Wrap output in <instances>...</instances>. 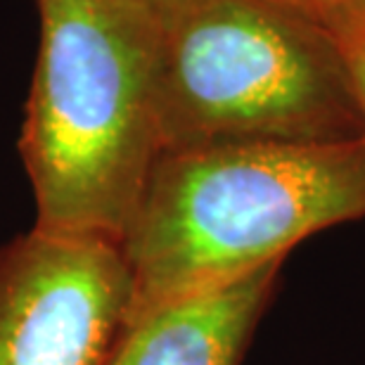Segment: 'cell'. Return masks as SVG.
<instances>
[{
    "instance_id": "1",
    "label": "cell",
    "mask_w": 365,
    "mask_h": 365,
    "mask_svg": "<svg viewBox=\"0 0 365 365\" xmlns=\"http://www.w3.org/2000/svg\"><path fill=\"white\" fill-rule=\"evenodd\" d=\"M19 135L36 228L121 242L162 155L159 21L150 0H36Z\"/></svg>"
},
{
    "instance_id": "2",
    "label": "cell",
    "mask_w": 365,
    "mask_h": 365,
    "mask_svg": "<svg viewBox=\"0 0 365 365\" xmlns=\"http://www.w3.org/2000/svg\"><path fill=\"white\" fill-rule=\"evenodd\" d=\"M361 218L365 135L164 150L119 242L133 280L130 320L280 264L302 240Z\"/></svg>"
},
{
    "instance_id": "3",
    "label": "cell",
    "mask_w": 365,
    "mask_h": 365,
    "mask_svg": "<svg viewBox=\"0 0 365 365\" xmlns=\"http://www.w3.org/2000/svg\"><path fill=\"white\" fill-rule=\"evenodd\" d=\"M155 10L164 150L365 135L341 38L316 17L275 0H159Z\"/></svg>"
},
{
    "instance_id": "4",
    "label": "cell",
    "mask_w": 365,
    "mask_h": 365,
    "mask_svg": "<svg viewBox=\"0 0 365 365\" xmlns=\"http://www.w3.org/2000/svg\"><path fill=\"white\" fill-rule=\"evenodd\" d=\"M130 313L119 242L34 225L0 247V365H107Z\"/></svg>"
},
{
    "instance_id": "5",
    "label": "cell",
    "mask_w": 365,
    "mask_h": 365,
    "mask_svg": "<svg viewBox=\"0 0 365 365\" xmlns=\"http://www.w3.org/2000/svg\"><path fill=\"white\" fill-rule=\"evenodd\" d=\"M280 264L140 313L107 365H237L268 309Z\"/></svg>"
},
{
    "instance_id": "6",
    "label": "cell",
    "mask_w": 365,
    "mask_h": 365,
    "mask_svg": "<svg viewBox=\"0 0 365 365\" xmlns=\"http://www.w3.org/2000/svg\"><path fill=\"white\" fill-rule=\"evenodd\" d=\"M339 38L344 46L349 69H351L356 95H359L361 109L365 114V19H351L349 26L339 34Z\"/></svg>"
},
{
    "instance_id": "7",
    "label": "cell",
    "mask_w": 365,
    "mask_h": 365,
    "mask_svg": "<svg viewBox=\"0 0 365 365\" xmlns=\"http://www.w3.org/2000/svg\"><path fill=\"white\" fill-rule=\"evenodd\" d=\"M275 3L297 7L311 17H316L318 21H323L330 29H334L337 34H341L351 21V12L344 5V0H275Z\"/></svg>"
},
{
    "instance_id": "8",
    "label": "cell",
    "mask_w": 365,
    "mask_h": 365,
    "mask_svg": "<svg viewBox=\"0 0 365 365\" xmlns=\"http://www.w3.org/2000/svg\"><path fill=\"white\" fill-rule=\"evenodd\" d=\"M344 5L351 12V19H365V0H344Z\"/></svg>"
},
{
    "instance_id": "9",
    "label": "cell",
    "mask_w": 365,
    "mask_h": 365,
    "mask_svg": "<svg viewBox=\"0 0 365 365\" xmlns=\"http://www.w3.org/2000/svg\"><path fill=\"white\" fill-rule=\"evenodd\" d=\"M150 3H152V5H157V3H159V0H150Z\"/></svg>"
}]
</instances>
